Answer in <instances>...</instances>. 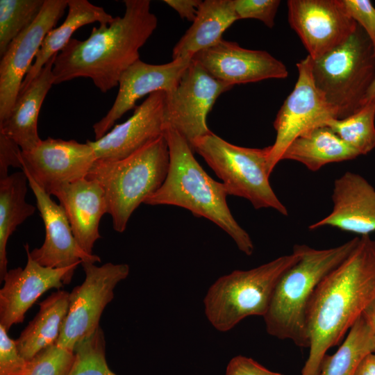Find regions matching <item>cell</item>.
<instances>
[{
	"label": "cell",
	"mask_w": 375,
	"mask_h": 375,
	"mask_svg": "<svg viewBox=\"0 0 375 375\" xmlns=\"http://www.w3.org/2000/svg\"><path fill=\"white\" fill-rule=\"evenodd\" d=\"M97 160L90 144L48 138L21 151L22 168L49 195L61 185L85 178Z\"/></svg>",
	"instance_id": "14"
},
{
	"label": "cell",
	"mask_w": 375,
	"mask_h": 375,
	"mask_svg": "<svg viewBox=\"0 0 375 375\" xmlns=\"http://www.w3.org/2000/svg\"><path fill=\"white\" fill-rule=\"evenodd\" d=\"M68 12L63 23L51 29L44 37L35 60L26 75L19 92L36 77L47 62L60 53L79 28L94 22L110 23L114 17L100 6L88 0H68Z\"/></svg>",
	"instance_id": "24"
},
{
	"label": "cell",
	"mask_w": 375,
	"mask_h": 375,
	"mask_svg": "<svg viewBox=\"0 0 375 375\" xmlns=\"http://www.w3.org/2000/svg\"><path fill=\"white\" fill-rule=\"evenodd\" d=\"M165 3L176 10L182 19L193 22L197 16L201 0H165Z\"/></svg>",
	"instance_id": "38"
},
{
	"label": "cell",
	"mask_w": 375,
	"mask_h": 375,
	"mask_svg": "<svg viewBox=\"0 0 375 375\" xmlns=\"http://www.w3.org/2000/svg\"><path fill=\"white\" fill-rule=\"evenodd\" d=\"M367 101H375V79L368 91L366 97V102Z\"/></svg>",
	"instance_id": "41"
},
{
	"label": "cell",
	"mask_w": 375,
	"mask_h": 375,
	"mask_svg": "<svg viewBox=\"0 0 375 375\" xmlns=\"http://www.w3.org/2000/svg\"><path fill=\"white\" fill-rule=\"evenodd\" d=\"M238 17L233 0L202 1L191 26L172 50V59L190 57L222 40V34Z\"/></svg>",
	"instance_id": "23"
},
{
	"label": "cell",
	"mask_w": 375,
	"mask_h": 375,
	"mask_svg": "<svg viewBox=\"0 0 375 375\" xmlns=\"http://www.w3.org/2000/svg\"><path fill=\"white\" fill-rule=\"evenodd\" d=\"M300 258L292 253L249 270H235L217 279L204 299V312L211 325L226 332L242 319L266 314L274 288L282 274Z\"/></svg>",
	"instance_id": "6"
},
{
	"label": "cell",
	"mask_w": 375,
	"mask_h": 375,
	"mask_svg": "<svg viewBox=\"0 0 375 375\" xmlns=\"http://www.w3.org/2000/svg\"><path fill=\"white\" fill-rule=\"evenodd\" d=\"M354 375H375V353H371L363 358Z\"/></svg>",
	"instance_id": "39"
},
{
	"label": "cell",
	"mask_w": 375,
	"mask_h": 375,
	"mask_svg": "<svg viewBox=\"0 0 375 375\" xmlns=\"http://www.w3.org/2000/svg\"><path fill=\"white\" fill-rule=\"evenodd\" d=\"M238 19H256L269 28L274 25L279 0H233Z\"/></svg>",
	"instance_id": "33"
},
{
	"label": "cell",
	"mask_w": 375,
	"mask_h": 375,
	"mask_svg": "<svg viewBox=\"0 0 375 375\" xmlns=\"http://www.w3.org/2000/svg\"><path fill=\"white\" fill-rule=\"evenodd\" d=\"M316 87L338 111V119L360 110L375 79V53L363 29L317 59H312Z\"/></svg>",
	"instance_id": "7"
},
{
	"label": "cell",
	"mask_w": 375,
	"mask_h": 375,
	"mask_svg": "<svg viewBox=\"0 0 375 375\" xmlns=\"http://www.w3.org/2000/svg\"><path fill=\"white\" fill-rule=\"evenodd\" d=\"M288 22L312 60L343 44L358 24L343 0H289Z\"/></svg>",
	"instance_id": "12"
},
{
	"label": "cell",
	"mask_w": 375,
	"mask_h": 375,
	"mask_svg": "<svg viewBox=\"0 0 375 375\" xmlns=\"http://www.w3.org/2000/svg\"><path fill=\"white\" fill-rule=\"evenodd\" d=\"M333 208L310 230L330 226L360 236L375 232V188L362 176L347 171L334 181Z\"/></svg>",
	"instance_id": "20"
},
{
	"label": "cell",
	"mask_w": 375,
	"mask_h": 375,
	"mask_svg": "<svg viewBox=\"0 0 375 375\" xmlns=\"http://www.w3.org/2000/svg\"><path fill=\"white\" fill-rule=\"evenodd\" d=\"M51 195L58 198L65 210L78 245L88 254L93 255L94 244L101 238L100 220L108 213L101 185L85 177L61 185Z\"/></svg>",
	"instance_id": "21"
},
{
	"label": "cell",
	"mask_w": 375,
	"mask_h": 375,
	"mask_svg": "<svg viewBox=\"0 0 375 375\" xmlns=\"http://www.w3.org/2000/svg\"><path fill=\"white\" fill-rule=\"evenodd\" d=\"M74 360V351L53 344L28 361L25 375H68Z\"/></svg>",
	"instance_id": "32"
},
{
	"label": "cell",
	"mask_w": 375,
	"mask_h": 375,
	"mask_svg": "<svg viewBox=\"0 0 375 375\" xmlns=\"http://www.w3.org/2000/svg\"><path fill=\"white\" fill-rule=\"evenodd\" d=\"M21 151L15 142L0 133V178L8 175L10 167L22 168Z\"/></svg>",
	"instance_id": "37"
},
{
	"label": "cell",
	"mask_w": 375,
	"mask_h": 375,
	"mask_svg": "<svg viewBox=\"0 0 375 375\" xmlns=\"http://www.w3.org/2000/svg\"><path fill=\"white\" fill-rule=\"evenodd\" d=\"M192 59L213 78L232 87L288 76L285 65L268 52L244 49L223 39Z\"/></svg>",
	"instance_id": "16"
},
{
	"label": "cell",
	"mask_w": 375,
	"mask_h": 375,
	"mask_svg": "<svg viewBox=\"0 0 375 375\" xmlns=\"http://www.w3.org/2000/svg\"><path fill=\"white\" fill-rule=\"evenodd\" d=\"M362 315L372 328L375 340V300L365 308Z\"/></svg>",
	"instance_id": "40"
},
{
	"label": "cell",
	"mask_w": 375,
	"mask_h": 375,
	"mask_svg": "<svg viewBox=\"0 0 375 375\" xmlns=\"http://www.w3.org/2000/svg\"><path fill=\"white\" fill-rule=\"evenodd\" d=\"M27 176L23 171L0 178V278L8 272L6 246L17 227L32 216L36 208L26 202Z\"/></svg>",
	"instance_id": "27"
},
{
	"label": "cell",
	"mask_w": 375,
	"mask_h": 375,
	"mask_svg": "<svg viewBox=\"0 0 375 375\" xmlns=\"http://www.w3.org/2000/svg\"><path fill=\"white\" fill-rule=\"evenodd\" d=\"M375 101H367L355 113L331 120L327 126L360 156L375 148Z\"/></svg>",
	"instance_id": "29"
},
{
	"label": "cell",
	"mask_w": 375,
	"mask_h": 375,
	"mask_svg": "<svg viewBox=\"0 0 375 375\" xmlns=\"http://www.w3.org/2000/svg\"><path fill=\"white\" fill-rule=\"evenodd\" d=\"M69 294L65 290H58L40 303L39 312L15 340L19 354L26 360L56 344L68 312Z\"/></svg>",
	"instance_id": "25"
},
{
	"label": "cell",
	"mask_w": 375,
	"mask_h": 375,
	"mask_svg": "<svg viewBox=\"0 0 375 375\" xmlns=\"http://www.w3.org/2000/svg\"><path fill=\"white\" fill-rule=\"evenodd\" d=\"M45 0H0V56L40 14Z\"/></svg>",
	"instance_id": "30"
},
{
	"label": "cell",
	"mask_w": 375,
	"mask_h": 375,
	"mask_svg": "<svg viewBox=\"0 0 375 375\" xmlns=\"http://www.w3.org/2000/svg\"><path fill=\"white\" fill-rule=\"evenodd\" d=\"M359 156L330 127L325 126L296 138L287 148L282 160H294L308 170L317 172L329 163L353 160Z\"/></svg>",
	"instance_id": "26"
},
{
	"label": "cell",
	"mask_w": 375,
	"mask_h": 375,
	"mask_svg": "<svg viewBox=\"0 0 375 375\" xmlns=\"http://www.w3.org/2000/svg\"><path fill=\"white\" fill-rule=\"evenodd\" d=\"M22 170L27 176L45 228L44 242L31 251L28 249L31 257L42 266L50 268L78 266L84 262H100L98 256L88 254L78 245L62 206L51 199L26 169Z\"/></svg>",
	"instance_id": "19"
},
{
	"label": "cell",
	"mask_w": 375,
	"mask_h": 375,
	"mask_svg": "<svg viewBox=\"0 0 375 375\" xmlns=\"http://www.w3.org/2000/svg\"><path fill=\"white\" fill-rule=\"evenodd\" d=\"M232 88L213 78L192 59L176 88L166 93L167 125L176 129L192 147L196 139L211 132L207 115L217 99Z\"/></svg>",
	"instance_id": "11"
},
{
	"label": "cell",
	"mask_w": 375,
	"mask_h": 375,
	"mask_svg": "<svg viewBox=\"0 0 375 375\" xmlns=\"http://www.w3.org/2000/svg\"><path fill=\"white\" fill-rule=\"evenodd\" d=\"M81 265L85 280L69 294L68 312L56 344L72 351L99 327L100 317L114 298L116 285L126 278L130 271L127 264L107 262L97 266L84 262Z\"/></svg>",
	"instance_id": "10"
},
{
	"label": "cell",
	"mask_w": 375,
	"mask_h": 375,
	"mask_svg": "<svg viewBox=\"0 0 375 375\" xmlns=\"http://www.w3.org/2000/svg\"><path fill=\"white\" fill-rule=\"evenodd\" d=\"M122 17L93 26L85 40L72 38L56 56L54 85L77 78H89L101 92L119 84L122 74L140 60V49L157 27L149 0H125Z\"/></svg>",
	"instance_id": "2"
},
{
	"label": "cell",
	"mask_w": 375,
	"mask_h": 375,
	"mask_svg": "<svg viewBox=\"0 0 375 375\" xmlns=\"http://www.w3.org/2000/svg\"><path fill=\"white\" fill-rule=\"evenodd\" d=\"M67 6L68 0H45L35 21L11 42L1 56L0 122L10 113L44 37L56 27Z\"/></svg>",
	"instance_id": "13"
},
{
	"label": "cell",
	"mask_w": 375,
	"mask_h": 375,
	"mask_svg": "<svg viewBox=\"0 0 375 375\" xmlns=\"http://www.w3.org/2000/svg\"><path fill=\"white\" fill-rule=\"evenodd\" d=\"M346 9L369 38L375 53V8L369 0H343Z\"/></svg>",
	"instance_id": "35"
},
{
	"label": "cell",
	"mask_w": 375,
	"mask_h": 375,
	"mask_svg": "<svg viewBox=\"0 0 375 375\" xmlns=\"http://www.w3.org/2000/svg\"><path fill=\"white\" fill-rule=\"evenodd\" d=\"M375 300V240L359 236L347 258L315 289L307 312L309 354L301 375H317L327 351L340 344Z\"/></svg>",
	"instance_id": "1"
},
{
	"label": "cell",
	"mask_w": 375,
	"mask_h": 375,
	"mask_svg": "<svg viewBox=\"0 0 375 375\" xmlns=\"http://www.w3.org/2000/svg\"><path fill=\"white\" fill-rule=\"evenodd\" d=\"M105 349L104 334L99 327L76 345L74 360L68 375H116L107 365Z\"/></svg>",
	"instance_id": "31"
},
{
	"label": "cell",
	"mask_w": 375,
	"mask_h": 375,
	"mask_svg": "<svg viewBox=\"0 0 375 375\" xmlns=\"http://www.w3.org/2000/svg\"><path fill=\"white\" fill-rule=\"evenodd\" d=\"M358 237L335 247L316 249L295 244L300 258L278 281L264 315L268 334L290 340L300 347H309L307 312L319 283L339 266L356 247Z\"/></svg>",
	"instance_id": "4"
},
{
	"label": "cell",
	"mask_w": 375,
	"mask_h": 375,
	"mask_svg": "<svg viewBox=\"0 0 375 375\" xmlns=\"http://www.w3.org/2000/svg\"><path fill=\"white\" fill-rule=\"evenodd\" d=\"M27 262L24 268L8 270L0 290V325L7 331L13 324L22 323L27 310L45 292L69 284L77 266L50 268L35 261L24 245Z\"/></svg>",
	"instance_id": "17"
},
{
	"label": "cell",
	"mask_w": 375,
	"mask_h": 375,
	"mask_svg": "<svg viewBox=\"0 0 375 375\" xmlns=\"http://www.w3.org/2000/svg\"><path fill=\"white\" fill-rule=\"evenodd\" d=\"M164 135L169 155L167 174L160 188L144 203L175 206L188 210L197 217H204L226 232L240 251L251 256L253 241L231 214L224 184L206 172L194 158L190 144L176 129L167 126Z\"/></svg>",
	"instance_id": "3"
},
{
	"label": "cell",
	"mask_w": 375,
	"mask_h": 375,
	"mask_svg": "<svg viewBox=\"0 0 375 375\" xmlns=\"http://www.w3.org/2000/svg\"><path fill=\"white\" fill-rule=\"evenodd\" d=\"M298 78L292 92L279 109L274 122L276 139L271 146L267 168L271 175L289 145L298 137L327 126L338 119L337 110L316 87L312 74V58L307 56L297 63Z\"/></svg>",
	"instance_id": "9"
},
{
	"label": "cell",
	"mask_w": 375,
	"mask_h": 375,
	"mask_svg": "<svg viewBox=\"0 0 375 375\" xmlns=\"http://www.w3.org/2000/svg\"><path fill=\"white\" fill-rule=\"evenodd\" d=\"M169 164L164 135L125 158L95 160L85 178L97 181L104 191L115 231L123 233L133 212L160 188Z\"/></svg>",
	"instance_id": "5"
},
{
	"label": "cell",
	"mask_w": 375,
	"mask_h": 375,
	"mask_svg": "<svg viewBox=\"0 0 375 375\" xmlns=\"http://www.w3.org/2000/svg\"><path fill=\"white\" fill-rule=\"evenodd\" d=\"M57 55L19 92L10 113L0 122V133L15 142L23 151L33 149L42 140L38 133V116L46 95L54 85L52 69Z\"/></svg>",
	"instance_id": "22"
},
{
	"label": "cell",
	"mask_w": 375,
	"mask_h": 375,
	"mask_svg": "<svg viewBox=\"0 0 375 375\" xmlns=\"http://www.w3.org/2000/svg\"><path fill=\"white\" fill-rule=\"evenodd\" d=\"M192 58L172 59L165 64L154 65L140 59L130 66L119 81V90L110 109L93 126L95 140L102 138L115 122L135 107L138 100L155 92L168 94L178 85L190 65Z\"/></svg>",
	"instance_id": "15"
},
{
	"label": "cell",
	"mask_w": 375,
	"mask_h": 375,
	"mask_svg": "<svg viewBox=\"0 0 375 375\" xmlns=\"http://www.w3.org/2000/svg\"><path fill=\"white\" fill-rule=\"evenodd\" d=\"M165 101V92L151 93L126 122L116 124L99 140H88L97 160L125 158L163 135L167 126Z\"/></svg>",
	"instance_id": "18"
},
{
	"label": "cell",
	"mask_w": 375,
	"mask_h": 375,
	"mask_svg": "<svg viewBox=\"0 0 375 375\" xmlns=\"http://www.w3.org/2000/svg\"><path fill=\"white\" fill-rule=\"evenodd\" d=\"M371 353H375V340L372 328L362 314L339 349L333 354L324 356L317 375H354L360 362Z\"/></svg>",
	"instance_id": "28"
},
{
	"label": "cell",
	"mask_w": 375,
	"mask_h": 375,
	"mask_svg": "<svg viewBox=\"0 0 375 375\" xmlns=\"http://www.w3.org/2000/svg\"><path fill=\"white\" fill-rule=\"evenodd\" d=\"M192 149L222 180L228 195L246 199L255 209L272 208L288 215L269 183L267 163L271 146L240 147L210 132L196 139Z\"/></svg>",
	"instance_id": "8"
},
{
	"label": "cell",
	"mask_w": 375,
	"mask_h": 375,
	"mask_svg": "<svg viewBox=\"0 0 375 375\" xmlns=\"http://www.w3.org/2000/svg\"><path fill=\"white\" fill-rule=\"evenodd\" d=\"M225 375L283 374L268 369L251 358L239 355L233 357L229 361L226 369Z\"/></svg>",
	"instance_id": "36"
},
{
	"label": "cell",
	"mask_w": 375,
	"mask_h": 375,
	"mask_svg": "<svg viewBox=\"0 0 375 375\" xmlns=\"http://www.w3.org/2000/svg\"><path fill=\"white\" fill-rule=\"evenodd\" d=\"M7 332L0 325V375H25L28 361L19 354Z\"/></svg>",
	"instance_id": "34"
}]
</instances>
